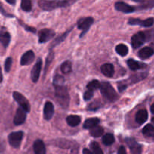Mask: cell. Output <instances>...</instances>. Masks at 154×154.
Segmentation results:
<instances>
[{"label":"cell","mask_w":154,"mask_h":154,"mask_svg":"<svg viewBox=\"0 0 154 154\" xmlns=\"http://www.w3.org/2000/svg\"><path fill=\"white\" fill-rule=\"evenodd\" d=\"M77 0H39L38 6L45 11H51L57 8L72 5Z\"/></svg>","instance_id":"6da1fadb"},{"label":"cell","mask_w":154,"mask_h":154,"mask_svg":"<svg viewBox=\"0 0 154 154\" xmlns=\"http://www.w3.org/2000/svg\"><path fill=\"white\" fill-rule=\"evenodd\" d=\"M100 91L102 94L110 101H116L119 98L117 93L109 82H103L100 84Z\"/></svg>","instance_id":"7a4b0ae2"},{"label":"cell","mask_w":154,"mask_h":154,"mask_svg":"<svg viewBox=\"0 0 154 154\" xmlns=\"http://www.w3.org/2000/svg\"><path fill=\"white\" fill-rule=\"evenodd\" d=\"M55 96L57 101L63 107H66L69 104V97L68 91L64 85L55 87Z\"/></svg>","instance_id":"3957f363"},{"label":"cell","mask_w":154,"mask_h":154,"mask_svg":"<svg viewBox=\"0 0 154 154\" xmlns=\"http://www.w3.org/2000/svg\"><path fill=\"white\" fill-rule=\"evenodd\" d=\"M13 97H14V100L17 101V103H18L19 106H20L22 109H24L26 112L30 111V104H29L27 99H26L23 94L17 92V91H14V92L13 93Z\"/></svg>","instance_id":"277c9868"},{"label":"cell","mask_w":154,"mask_h":154,"mask_svg":"<svg viewBox=\"0 0 154 154\" xmlns=\"http://www.w3.org/2000/svg\"><path fill=\"white\" fill-rule=\"evenodd\" d=\"M23 131H14L8 135V142L10 145L14 148H17L20 146L21 140L23 139Z\"/></svg>","instance_id":"5b68a950"},{"label":"cell","mask_w":154,"mask_h":154,"mask_svg":"<svg viewBox=\"0 0 154 154\" xmlns=\"http://www.w3.org/2000/svg\"><path fill=\"white\" fill-rule=\"evenodd\" d=\"M146 40V35L143 32H138L134 34L131 38V45L132 47L136 49L141 46Z\"/></svg>","instance_id":"8992f818"},{"label":"cell","mask_w":154,"mask_h":154,"mask_svg":"<svg viewBox=\"0 0 154 154\" xmlns=\"http://www.w3.org/2000/svg\"><path fill=\"white\" fill-rule=\"evenodd\" d=\"M93 23H94V19L91 17L82 18L78 21V27L82 31V32L81 33V36L84 35V34L88 30Z\"/></svg>","instance_id":"52a82bcc"},{"label":"cell","mask_w":154,"mask_h":154,"mask_svg":"<svg viewBox=\"0 0 154 154\" xmlns=\"http://www.w3.org/2000/svg\"><path fill=\"white\" fill-rule=\"evenodd\" d=\"M131 154H141L142 146L139 144L134 138H127L125 140Z\"/></svg>","instance_id":"ba28073f"},{"label":"cell","mask_w":154,"mask_h":154,"mask_svg":"<svg viewBox=\"0 0 154 154\" xmlns=\"http://www.w3.org/2000/svg\"><path fill=\"white\" fill-rule=\"evenodd\" d=\"M154 23V18L149 17L144 20H140V19L131 18L128 20V24L130 25H138V26H144V27H149L152 26Z\"/></svg>","instance_id":"9c48e42d"},{"label":"cell","mask_w":154,"mask_h":154,"mask_svg":"<svg viewBox=\"0 0 154 154\" xmlns=\"http://www.w3.org/2000/svg\"><path fill=\"white\" fill-rule=\"evenodd\" d=\"M54 35V32L52 29H43L39 32L38 34V42L39 43H44L47 41L50 40Z\"/></svg>","instance_id":"30bf717a"},{"label":"cell","mask_w":154,"mask_h":154,"mask_svg":"<svg viewBox=\"0 0 154 154\" xmlns=\"http://www.w3.org/2000/svg\"><path fill=\"white\" fill-rule=\"evenodd\" d=\"M41 69H42V60L39 58L35 63L31 71V79L33 82H36L38 81L40 75Z\"/></svg>","instance_id":"8fae6325"},{"label":"cell","mask_w":154,"mask_h":154,"mask_svg":"<svg viewBox=\"0 0 154 154\" xmlns=\"http://www.w3.org/2000/svg\"><path fill=\"white\" fill-rule=\"evenodd\" d=\"M26 111L23 109H22L21 107H19L17 109V112H16V114L14 118V125H20L25 122V119H26Z\"/></svg>","instance_id":"7c38bea8"},{"label":"cell","mask_w":154,"mask_h":154,"mask_svg":"<svg viewBox=\"0 0 154 154\" xmlns=\"http://www.w3.org/2000/svg\"><path fill=\"white\" fill-rule=\"evenodd\" d=\"M115 8L117 10V11H121V12H123V13H126V14H128V13L134 12L136 9L134 7L128 5V4L123 2H116V3L115 4Z\"/></svg>","instance_id":"4fadbf2b"},{"label":"cell","mask_w":154,"mask_h":154,"mask_svg":"<svg viewBox=\"0 0 154 154\" xmlns=\"http://www.w3.org/2000/svg\"><path fill=\"white\" fill-rule=\"evenodd\" d=\"M54 115V106L52 103L47 101L44 106V119L45 120H50Z\"/></svg>","instance_id":"5bb4252c"},{"label":"cell","mask_w":154,"mask_h":154,"mask_svg":"<svg viewBox=\"0 0 154 154\" xmlns=\"http://www.w3.org/2000/svg\"><path fill=\"white\" fill-rule=\"evenodd\" d=\"M35 59V54L32 51H28L23 54V55L20 59V64L22 66H26V65L30 64L32 63Z\"/></svg>","instance_id":"9a60e30c"},{"label":"cell","mask_w":154,"mask_h":154,"mask_svg":"<svg viewBox=\"0 0 154 154\" xmlns=\"http://www.w3.org/2000/svg\"><path fill=\"white\" fill-rule=\"evenodd\" d=\"M11 40V35L9 32H7L5 29H0V42L2 43L5 48L8 47Z\"/></svg>","instance_id":"2e32d148"},{"label":"cell","mask_w":154,"mask_h":154,"mask_svg":"<svg viewBox=\"0 0 154 154\" xmlns=\"http://www.w3.org/2000/svg\"><path fill=\"white\" fill-rule=\"evenodd\" d=\"M33 149L35 154H45L46 152L45 144L41 140H36L34 142Z\"/></svg>","instance_id":"e0dca14e"},{"label":"cell","mask_w":154,"mask_h":154,"mask_svg":"<svg viewBox=\"0 0 154 154\" xmlns=\"http://www.w3.org/2000/svg\"><path fill=\"white\" fill-rule=\"evenodd\" d=\"M148 119V113L146 109H140L136 113L135 120L138 124H143Z\"/></svg>","instance_id":"ac0fdd59"},{"label":"cell","mask_w":154,"mask_h":154,"mask_svg":"<svg viewBox=\"0 0 154 154\" xmlns=\"http://www.w3.org/2000/svg\"><path fill=\"white\" fill-rule=\"evenodd\" d=\"M101 72L106 77H112L114 74L113 65L111 63H104L100 68Z\"/></svg>","instance_id":"d6986e66"},{"label":"cell","mask_w":154,"mask_h":154,"mask_svg":"<svg viewBox=\"0 0 154 154\" xmlns=\"http://www.w3.org/2000/svg\"><path fill=\"white\" fill-rule=\"evenodd\" d=\"M154 54V50L150 47H144L138 52V56L141 59H146Z\"/></svg>","instance_id":"ffe728a7"},{"label":"cell","mask_w":154,"mask_h":154,"mask_svg":"<svg viewBox=\"0 0 154 154\" xmlns=\"http://www.w3.org/2000/svg\"><path fill=\"white\" fill-rule=\"evenodd\" d=\"M127 63H128V67L131 69H132V70H137V69L146 67V64L145 63H142L138 61H136L134 59H129L127 61Z\"/></svg>","instance_id":"44dd1931"},{"label":"cell","mask_w":154,"mask_h":154,"mask_svg":"<svg viewBox=\"0 0 154 154\" xmlns=\"http://www.w3.org/2000/svg\"><path fill=\"white\" fill-rule=\"evenodd\" d=\"M100 123V119L97 118H90V119H86L84 122L83 128L85 129H91L94 127L97 126Z\"/></svg>","instance_id":"7402d4cb"},{"label":"cell","mask_w":154,"mask_h":154,"mask_svg":"<svg viewBox=\"0 0 154 154\" xmlns=\"http://www.w3.org/2000/svg\"><path fill=\"white\" fill-rule=\"evenodd\" d=\"M81 122V118L79 116L70 115L66 117V122L69 126L75 127L79 125Z\"/></svg>","instance_id":"603a6c76"},{"label":"cell","mask_w":154,"mask_h":154,"mask_svg":"<svg viewBox=\"0 0 154 154\" xmlns=\"http://www.w3.org/2000/svg\"><path fill=\"white\" fill-rule=\"evenodd\" d=\"M154 8V0H143L137 7L138 10H146Z\"/></svg>","instance_id":"cb8c5ba5"},{"label":"cell","mask_w":154,"mask_h":154,"mask_svg":"<svg viewBox=\"0 0 154 154\" xmlns=\"http://www.w3.org/2000/svg\"><path fill=\"white\" fill-rule=\"evenodd\" d=\"M142 132L146 137H154V126L151 124H148L143 128Z\"/></svg>","instance_id":"d4e9b609"},{"label":"cell","mask_w":154,"mask_h":154,"mask_svg":"<svg viewBox=\"0 0 154 154\" xmlns=\"http://www.w3.org/2000/svg\"><path fill=\"white\" fill-rule=\"evenodd\" d=\"M116 51L120 56H125L128 52V48L127 45L124 44H119L116 47Z\"/></svg>","instance_id":"484cf974"},{"label":"cell","mask_w":154,"mask_h":154,"mask_svg":"<svg viewBox=\"0 0 154 154\" xmlns=\"http://www.w3.org/2000/svg\"><path fill=\"white\" fill-rule=\"evenodd\" d=\"M103 143L106 146H109V145L112 144L115 141V137H114L113 134H105L102 139Z\"/></svg>","instance_id":"4316f807"},{"label":"cell","mask_w":154,"mask_h":154,"mask_svg":"<svg viewBox=\"0 0 154 154\" xmlns=\"http://www.w3.org/2000/svg\"><path fill=\"white\" fill-rule=\"evenodd\" d=\"M90 133H91V134L93 136V137H100V136L103 134V129L102 127L97 125V126L91 128V131H90Z\"/></svg>","instance_id":"83f0119b"},{"label":"cell","mask_w":154,"mask_h":154,"mask_svg":"<svg viewBox=\"0 0 154 154\" xmlns=\"http://www.w3.org/2000/svg\"><path fill=\"white\" fill-rule=\"evenodd\" d=\"M60 69L62 72L64 74H68L71 72L72 70V64H71L70 61H65L62 63L61 66H60Z\"/></svg>","instance_id":"f1b7e54d"},{"label":"cell","mask_w":154,"mask_h":154,"mask_svg":"<svg viewBox=\"0 0 154 154\" xmlns=\"http://www.w3.org/2000/svg\"><path fill=\"white\" fill-rule=\"evenodd\" d=\"M21 8L24 11H30L32 9V3L30 0H21Z\"/></svg>","instance_id":"f546056e"},{"label":"cell","mask_w":154,"mask_h":154,"mask_svg":"<svg viewBox=\"0 0 154 154\" xmlns=\"http://www.w3.org/2000/svg\"><path fill=\"white\" fill-rule=\"evenodd\" d=\"M91 148L94 154H103V150L97 142H92L91 143Z\"/></svg>","instance_id":"4dcf8cb0"},{"label":"cell","mask_w":154,"mask_h":154,"mask_svg":"<svg viewBox=\"0 0 154 154\" xmlns=\"http://www.w3.org/2000/svg\"><path fill=\"white\" fill-rule=\"evenodd\" d=\"M100 83L97 80H92L89 82V83L87 85V88L89 90H94L97 89V88H100Z\"/></svg>","instance_id":"1f68e13d"},{"label":"cell","mask_w":154,"mask_h":154,"mask_svg":"<svg viewBox=\"0 0 154 154\" xmlns=\"http://www.w3.org/2000/svg\"><path fill=\"white\" fill-rule=\"evenodd\" d=\"M54 87H59V86H63V83H64V79L62 76L60 75H56L54 79Z\"/></svg>","instance_id":"d6a6232c"},{"label":"cell","mask_w":154,"mask_h":154,"mask_svg":"<svg viewBox=\"0 0 154 154\" xmlns=\"http://www.w3.org/2000/svg\"><path fill=\"white\" fill-rule=\"evenodd\" d=\"M11 65H12V59H11V57H8L5 62V70L7 72L10 71L11 68Z\"/></svg>","instance_id":"836d02e7"},{"label":"cell","mask_w":154,"mask_h":154,"mask_svg":"<svg viewBox=\"0 0 154 154\" xmlns=\"http://www.w3.org/2000/svg\"><path fill=\"white\" fill-rule=\"evenodd\" d=\"M93 94H94V91L88 89L85 91V94H84V99H85V100H91L93 97Z\"/></svg>","instance_id":"e575fe53"},{"label":"cell","mask_w":154,"mask_h":154,"mask_svg":"<svg viewBox=\"0 0 154 154\" xmlns=\"http://www.w3.org/2000/svg\"><path fill=\"white\" fill-rule=\"evenodd\" d=\"M69 31H67V32H66V33H64V34H63V35H62V36L60 37V38H57V39H56V40L54 41V43H52V45H53V46H54V45H57V44H59V43H60V42H62V41H63V38H64L66 36V35H67V33H68V32H69Z\"/></svg>","instance_id":"d590c367"},{"label":"cell","mask_w":154,"mask_h":154,"mask_svg":"<svg viewBox=\"0 0 154 154\" xmlns=\"http://www.w3.org/2000/svg\"><path fill=\"white\" fill-rule=\"evenodd\" d=\"M100 104H99L97 102H94V103H91L90 106H88V109H90V110H95V109H98L99 107H100Z\"/></svg>","instance_id":"8d00e7d4"},{"label":"cell","mask_w":154,"mask_h":154,"mask_svg":"<svg viewBox=\"0 0 154 154\" xmlns=\"http://www.w3.org/2000/svg\"><path fill=\"white\" fill-rule=\"evenodd\" d=\"M118 154H126V150L123 146H121L118 149Z\"/></svg>","instance_id":"74e56055"},{"label":"cell","mask_w":154,"mask_h":154,"mask_svg":"<svg viewBox=\"0 0 154 154\" xmlns=\"http://www.w3.org/2000/svg\"><path fill=\"white\" fill-rule=\"evenodd\" d=\"M82 153L83 154H92V152H91L88 149H84L83 151H82Z\"/></svg>","instance_id":"f35d334b"},{"label":"cell","mask_w":154,"mask_h":154,"mask_svg":"<svg viewBox=\"0 0 154 154\" xmlns=\"http://www.w3.org/2000/svg\"><path fill=\"white\" fill-rule=\"evenodd\" d=\"M5 1L11 5H14L16 2V0H5Z\"/></svg>","instance_id":"ab89813d"},{"label":"cell","mask_w":154,"mask_h":154,"mask_svg":"<svg viewBox=\"0 0 154 154\" xmlns=\"http://www.w3.org/2000/svg\"><path fill=\"white\" fill-rule=\"evenodd\" d=\"M2 79H3V77H2V69H1V66H0V83L2 82Z\"/></svg>","instance_id":"60d3db41"},{"label":"cell","mask_w":154,"mask_h":154,"mask_svg":"<svg viewBox=\"0 0 154 154\" xmlns=\"http://www.w3.org/2000/svg\"><path fill=\"white\" fill-rule=\"evenodd\" d=\"M150 110H151V112H152V113H153V114H154V103H152V106H151Z\"/></svg>","instance_id":"b9f144b4"},{"label":"cell","mask_w":154,"mask_h":154,"mask_svg":"<svg viewBox=\"0 0 154 154\" xmlns=\"http://www.w3.org/2000/svg\"><path fill=\"white\" fill-rule=\"evenodd\" d=\"M133 1H134V2H142L143 0H133Z\"/></svg>","instance_id":"7bdbcfd3"},{"label":"cell","mask_w":154,"mask_h":154,"mask_svg":"<svg viewBox=\"0 0 154 154\" xmlns=\"http://www.w3.org/2000/svg\"><path fill=\"white\" fill-rule=\"evenodd\" d=\"M152 122H153V123H154V117H152Z\"/></svg>","instance_id":"ee69618b"},{"label":"cell","mask_w":154,"mask_h":154,"mask_svg":"<svg viewBox=\"0 0 154 154\" xmlns=\"http://www.w3.org/2000/svg\"><path fill=\"white\" fill-rule=\"evenodd\" d=\"M153 41H154V33H153Z\"/></svg>","instance_id":"f6af8a7d"}]
</instances>
